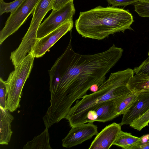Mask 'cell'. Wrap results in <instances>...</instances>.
<instances>
[{"label":"cell","mask_w":149,"mask_h":149,"mask_svg":"<svg viewBox=\"0 0 149 149\" xmlns=\"http://www.w3.org/2000/svg\"><path fill=\"white\" fill-rule=\"evenodd\" d=\"M117 99L103 102L89 111L85 123L94 122H105L117 117L116 114Z\"/></svg>","instance_id":"cell-12"},{"label":"cell","mask_w":149,"mask_h":149,"mask_svg":"<svg viewBox=\"0 0 149 149\" xmlns=\"http://www.w3.org/2000/svg\"><path fill=\"white\" fill-rule=\"evenodd\" d=\"M127 86L131 92L149 91V75L136 74L130 79Z\"/></svg>","instance_id":"cell-15"},{"label":"cell","mask_w":149,"mask_h":149,"mask_svg":"<svg viewBox=\"0 0 149 149\" xmlns=\"http://www.w3.org/2000/svg\"><path fill=\"white\" fill-rule=\"evenodd\" d=\"M48 129L46 128L40 135L28 142L23 147L24 149H52L49 144Z\"/></svg>","instance_id":"cell-14"},{"label":"cell","mask_w":149,"mask_h":149,"mask_svg":"<svg viewBox=\"0 0 149 149\" xmlns=\"http://www.w3.org/2000/svg\"><path fill=\"white\" fill-rule=\"evenodd\" d=\"M39 1L24 0L15 11L10 13L4 26L0 32L1 44L18 30L30 14H33Z\"/></svg>","instance_id":"cell-6"},{"label":"cell","mask_w":149,"mask_h":149,"mask_svg":"<svg viewBox=\"0 0 149 149\" xmlns=\"http://www.w3.org/2000/svg\"><path fill=\"white\" fill-rule=\"evenodd\" d=\"M62 140V146L70 148L91 139L98 134L97 127L93 122L73 126Z\"/></svg>","instance_id":"cell-9"},{"label":"cell","mask_w":149,"mask_h":149,"mask_svg":"<svg viewBox=\"0 0 149 149\" xmlns=\"http://www.w3.org/2000/svg\"><path fill=\"white\" fill-rule=\"evenodd\" d=\"M24 0H15L9 3L0 1V15L4 13H12L16 10Z\"/></svg>","instance_id":"cell-18"},{"label":"cell","mask_w":149,"mask_h":149,"mask_svg":"<svg viewBox=\"0 0 149 149\" xmlns=\"http://www.w3.org/2000/svg\"><path fill=\"white\" fill-rule=\"evenodd\" d=\"M133 70L128 68L111 73L108 78L93 93L76 101L65 119L72 127L85 123L88 113L100 104L116 100L131 92L127 85L134 75Z\"/></svg>","instance_id":"cell-3"},{"label":"cell","mask_w":149,"mask_h":149,"mask_svg":"<svg viewBox=\"0 0 149 149\" xmlns=\"http://www.w3.org/2000/svg\"><path fill=\"white\" fill-rule=\"evenodd\" d=\"M72 0H55L52 10H58Z\"/></svg>","instance_id":"cell-25"},{"label":"cell","mask_w":149,"mask_h":149,"mask_svg":"<svg viewBox=\"0 0 149 149\" xmlns=\"http://www.w3.org/2000/svg\"><path fill=\"white\" fill-rule=\"evenodd\" d=\"M140 139V138L132 135L130 133L120 130L113 145L124 149H130Z\"/></svg>","instance_id":"cell-17"},{"label":"cell","mask_w":149,"mask_h":149,"mask_svg":"<svg viewBox=\"0 0 149 149\" xmlns=\"http://www.w3.org/2000/svg\"><path fill=\"white\" fill-rule=\"evenodd\" d=\"M6 88L5 81L0 78V107L7 109L6 106Z\"/></svg>","instance_id":"cell-22"},{"label":"cell","mask_w":149,"mask_h":149,"mask_svg":"<svg viewBox=\"0 0 149 149\" xmlns=\"http://www.w3.org/2000/svg\"><path fill=\"white\" fill-rule=\"evenodd\" d=\"M73 20L63 24L45 36L37 38L31 51L36 58L42 56L61 38L73 28Z\"/></svg>","instance_id":"cell-8"},{"label":"cell","mask_w":149,"mask_h":149,"mask_svg":"<svg viewBox=\"0 0 149 149\" xmlns=\"http://www.w3.org/2000/svg\"><path fill=\"white\" fill-rule=\"evenodd\" d=\"M55 0H39L35 8L30 26L17 48L20 53L26 54L31 52L37 39V32L43 19L53 9Z\"/></svg>","instance_id":"cell-5"},{"label":"cell","mask_w":149,"mask_h":149,"mask_svg":"<svg viewBox=\"0 0 149 149\" xmlns=\"http://www.w3.org/2000/svg\"><path fill=\"white\" fill-rule=\"evenodd\" d=\"M4 0H0V1H3Z\"/></svg>","instance_id":"cell-28"},{"label":"cell","mask_w":149,"mask_h":149,"mask_svg":"<svg viewBox=\"0 0 149 149\" xmlns=\"http://www.w3.org/2000/svg\"><path fill=\"white\" fill-rule=\"evenodd\" d=\"M139 1H143L149 2V0H139Z\"/></svg>","instance_id":"cell-26"},{"label":"cell","mask_w":149,"mask_h":149,"mask_svg":"<svg viewBox=\"0 0 149 149\" xmlns=\"http://www.w3.org/2000/svg\"><path fill=\"white\" fill-rule=\"evenodd\" d=\"M148 56H149V51H148Z\"/></svg>","instance_id":"cell-27"},{"label":"cell","mask_w":149,"mask_h":149,"mask_svg":"<svg viewBox=\"0 0 149 149\" xmlns=\"http://www.w3.org/2000/svg\"><path fill=\"white\" fill-rule=\"evenodd\" d=\"M121 125L113 123L106 126L96 135L89 149H108L112 145L121 130Z\"/></svg>","instance_id":"cell-11"},{"label":"cell","mask_w":149,"mask_h":149,"mask_svg":"<svg viewBox=\"0 0 149 149\" xmlns=\"http://www.w3.org/2000/svg\"><path fill=\"white\" fill-rule=\"evenodd\" d=\"M134 73L149 75V56L139 66L134 68Z\"/></svg>","instance_id":"cell-23"},{"label":"cell","mask_w":149,"mask_h":149,"mask_svg":"<svg viewBox=\"0 0 149 149\" xmlns=\"http://www.w3.org/2000/svg\"><path fill=\"white\" fill-rule=\"evenodd\" d=\"M149 123V109L143 115L134 121L130 126L138 131L148 125Z\"/></svg>","instance_id":"cell-19"},{"label":"cell","mask_w":149,"mask_h":149,"mask_svg":"<svg viewBox=\"0 0 149 149\" xmlns=\"http://www.w3.org/2000/svg\"><path fill=\"white\" fill-rule=\"evenodd\" d=\"M134 6L135 11L139 16L149 17V2L139 1Z\"/></svg>","instance_id":"cell-20"},{"label":"cell","mask_w":149,"mask_h":149,"mask_svg":"<svg viewBox=\"0 0 149 149\" xmlns=\"http://www.w3.org/2000/svg\"><path fill=\"white\" fill-rule=\"evenodd\" d=\"M149 109V91H142L123 113L120 124L130 125Z\"/></svg>","instance_id":"cell-10"},{"label":"cell","mask_w":149,"mask_h":149,"mask_svg":"<svg viewBox=\"0 0 149 149\" xmlns=\"http://www.w3.org/2000/svg\"><path fill=\"white\" fill-rule=\"evenodd\" d=\"M140 92L131 91L130 93L117 99L116 114L117 117L123 114L130 107Z\"/></svg>","instance_id":"cell-16"},{"label":"cell","mask_w":149,"mask_h":149,"mask_svg":"<svg viewBox=\"0 0 149 149\" xmlns=\"http://www.w3.org/2000/svg\"><path fill=\"white\" fill-rule=\"evenodd\" d=\"M35 56L31 51L18 65L5 81L6 88V106L13 112L20 107L19 102L24 84L33 67Z\"/></svg>","instance_id":"cell-4"},{"label":"cell","mask_w":149,"mask_h":149,"mask_svg":"<svg viewBox=\"0 0 149 149\" xmlns=\"http://www.w3.org/2000/svg\"><path fill=\"white\" fill-rule=\"evenodd\" d=\"M74 0H72L59 9L52 10L49 15L40 25L37 35L41 38L69 21L73 20L75 13Z\"/></svg>","instance_id":"cell-7"},{"label":"cell","mask_w":149,"mask_h":149,"mask_svg":"<svg viewBox=\"0 0 149 149\" xmlns=\"http://www.w3.org/2000/svg\"></svg>","instance_id":"cell-29"},{"label":"cell","mask_w":149,"mask_h":149,"mask_svg":"<svg viewBox=\"0 0 149 149\" xmlns=\"http://www.w3.org/2000/svg\"><path fill=\"white\" fill-rule=\"evenodd\" d=\"M108 3L113 7L126 6L135 3L139 0H107Z\"/></svg>","instance_id":"cell-24"},{"label":"cell","mask_w":149,"mask_h":149,"mask_svg":"<svg viewBox=\"0 0 149 149\" xmlns=\"http://www.w3.org/2000/svg\"><path fill=\"white\" fill-rule=\"evenodd\" d=\"M134 21L128 10L100 6L80 12L75 26L82 37L100 40L117 32L132 30L131 26Z\"/></svg>","instance_id":"cell-2"},{"label":"cell","mask_w":149,"mask_h":149,"mask_svg":"<svg viewBox=\"0 0 149 149\" xmlns=\"http://www.w3.org/2000/svg\"><path fill=\"white\" fill-rule=\"evenodd\" d=\"M14 119L10 111L0 107V144L7 145L10 142L13 132L11 123Z\"/></svg>","instance_id":"cell-13"},{"label":"cell","mask_w":149,"mask_h":149,"mask_svg":"<svg viewBox=\"0 0 149 149\" xmlns=\"http://www.w3.org/2000/svg\"><path fill=\"white\" fill-rule=\"evenodd\" d=\"M140 138V140L130 149H149V134L144 135Z\"/></svg>","instance_id":"cell-21"},{"label":"cell","mask_w":149,"mask_h":149,"mask_svg":"<svg viewBox=\"0 0 149 149\" xmlns=\"http://www.w3.org/2000/svg\"><path fill=\"white\" fill-rule=\"evenodd\" d=\"M123 50L113 44L107 50L91 54L75 52L72 37L65 50L55 63L59 81L50 93L51 102L57 106L69 108L76 100L86 95L93 85L99 86L107 74L118 62Z\"/></svg>","instance_id":"cell-1"}]
</instances>
